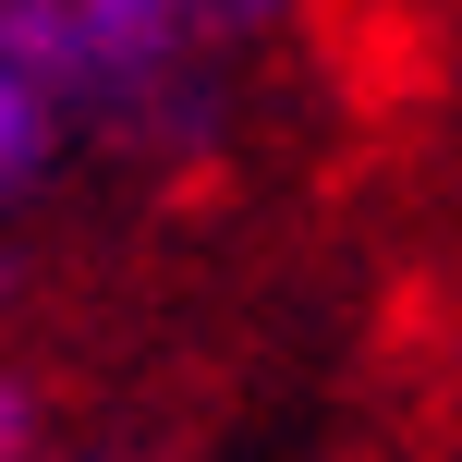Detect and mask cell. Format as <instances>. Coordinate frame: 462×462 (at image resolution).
<instances>
[{
  "instance_id": "6da1fadb",
  "label": "cell",
  "mask_w": 462,
  "mask_h": 462,
  "mask_svg": "<svg viewBox=\"0 0 462 462\" xmlns=\"http://www.w3.org/2000/svg\"><path fill=\"white\" fill-rule=\"evenodd\" d=\"M61 61L73 49L49 24H0V183H24L61 134Z\"/></svg>"
}]
</instances>
